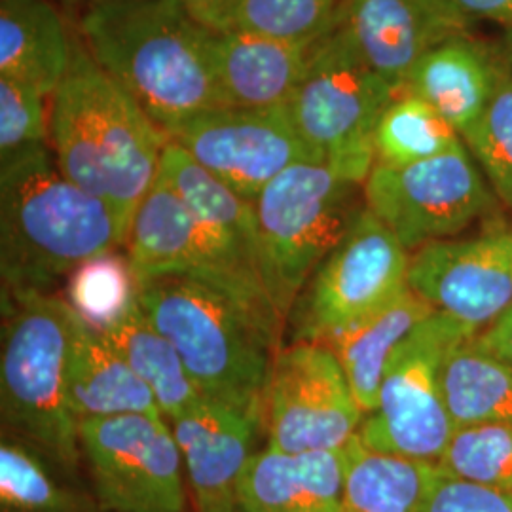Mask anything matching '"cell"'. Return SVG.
<instances>
[{"label": "cell", "mask_w": 512, "mask_h": 512, "mask_svg": "<svg viewBox=\"0 0 512 512\" xmlns=\"http://www.w3.org/2000/svg\"><path fill=\"white\" fill-rule=\"evenodd\" d=\"M128 234L107 203L61 173L50 145L0 160L2 296L50 293L82 262L126 245Z\"/></svg>", "instance_id": "cell-3"}, {"label": "cell", "mask_w": 512, "mask_h": 512, "mask_svg": "<svg viewBox=\"0 0 512 512\" xmlns=\"http://www.w3.org/2000/svg\"><path fill=\"white\" fill-rule=\"evenodd\" d=\"M137 302L179 353L205 399L264 425V401L283 330L232 294L190 275L137 281Z\"/></svg>", "instance_id": "cell-4"}, {"label": "cell", "mask_w": 512, "mask_h": 512, "mask_svg": "<svg viewBox=\"0 0 512 512\" xmlns=\"http://www.w3.org/2000/svg\"><path fill=\"white\" fill-rule=\"evenodd\" d=\"M101 336L152 391L162 416L169 423L202 401L179 353L150 323L139 302L114 325L101 330Z\"/></svg>", "instance_id": "cell-25"}, {"label": "cell", "mask_w": 512, "mask_h": 512, "mask_svg": "<svg viewBox=\"0 0 512 512\" xmlns=\"http://www.w3.org/2000/svg\"><path fill=\"white\" fill-rule=\"evenodd\" d=\"M376 164L403 167L456 152L461 135L418 95L399 93L376 128Z\"/></svg>", "instance_id": "cell-29"}, {"label": "cell", "mask_w": 512, "mask_h": 512, "mask_svg": "<svg viewBox=\"0 0 512 512\" xmlns=\"http://www.w3.org/2000/svg\"><path fill=\"white\" fill-rule=\"evenodd\" d=\"M158 175L183 198L202 228L230 293L285 330L262 283L255 202L239 196L173 141L165 145Z\"/></svg>", "instance_id": "cell-15"}, {"label": "cell", "mask_w": 512, "mask_h": 512, "mask_svg": "<svg viewBox=\"0 0 512 512\" xmlns=\"http://www.w3.org/2000/svg\"><path fill=\"white\" fill-rule=\"evenodd\" d=\"M463 143L499 203L512 211V61L501 74L484 116Z\"/></svg>", "instance_id": "cell-33"}, {"label": "cell", "mask_w": 512, "mask_h": 512, "mask_svg": "<svg viewBox=\"0 0 512 512\" xmlns=\"http://www.w3.org/2000/svg\"><path fill=\"white\" fill-rule=\"evenodd\" d=\"M365 207L361 184L313 162L285 169L258 194L260 274L283 329L317 268Z\"/></svg>", "instance_id": "cell-6"}, {"label": "cell", "mask_w": 512, "mask_h": 512, "mask_svg": "<svg viewBox=\"0 0 512 512\" xmlns=\"http://www.w3.org/2000/svg\"><path fill=\"white\" fill-rule=\"evenodd\" d=\"M410 253L368 207L296 300L293 342L327 344L408 287Z\"/></svg>", "instance_id": "cell-10"}, {"label": "cell", "mask_w": 512, "mask_h": 512, "mask_svg": "<svg viewBox=\"0 0 512 512\" xmlns=\"http://www.w3.org/2000/svg\"><path fill=\"white\" fill-rule=\"evenodd\" d=\"M169 137L105 73L74 31L73 54L52 97L50 147L61 173L131 226L158 177Z\"/></svg>", "instance_id": "cell-2"}, {"label": "cell", "mask_w": 512, "mask_h": 512, "mask_svg": "<svg viewBox=\"0 0 512 512\" xmlns=\"http://www.w3.org/2000/svg\"><path fill=\"white\" fill-rule=\"evenodd\" d=\"M57 4H61L63 8H67V10H76V12H80V10H84V8H88V6H92V4H97V2H107V0H54Z\"/></svg>", "instance_id": "cell-38"}, {"label": "cell", "mask_w": 512, "mask_h": 512, "mask_svg": "<svg viewBox=\"0 0 512 512\" xmlns=\"http://www.w3.org/2000/svg\"><path fill=\"white\" fill-rule=\"evenodd\" d=\"M395 97L346 31L332 21L311 46L306 73L287 114L330 171L363 186L376 165V128Z\"/></svg>", "instance_id": "cell-7"}, {"label": "cell", "mask_w": 512, "mask_h": 512, "mask_svg": "<svg viewBox=\"0 0 512 512\" xmlns=\"http://www.w3.org/2000/svg\"><path fill=\"white\" fill-rule=\"evenodd\" d=\"M363 194L410 255L492 219L499 203L467 147L403 167L376 164Z\"/></svg>", "instance_id": "cell-9"}, {"label": "cell", "mask_w": 512, "mask_h": 512, "mask_svg": "<svg viewBox=\"0 0 512 512\" xmlns=\"http://www.w3.org/2000/svg\"><path fill=\"white\" fill-rule=\"evenodd\" d=\"M334 23L399 95L423 55L450 38L471 35L475 21L452 0H342Z\"/></svg>", "instance_id": "cell-16"}, {"label": "cell", "mask_w": 512, "mask_h": 512, "mask_svg": "<svg viewBox=\"0 0 512 512\" xmlns=\"http://www.w3.org/2000/svg\"><path fill=\"white\" fill-rule=\"evenodd\" d=\"M169 425L183 454L196 512H239V478L264 425L205 397Z\"/></svg>", "instance_id": "cell-17"}, {"label": "cell", "mask_w": 512, "mask_h": 512, "mask_svg": "<svg viewBox=\"0 0 512 512\" xmlns=\"http://www.w3.org/2000/svg\"><path fill=\"white\" fill-rule=\"evenodd\" d=\"M78 315L52 293L2 296L0 410L4 431L65 469L80 458L67 401V365Z\"/></svg>", "instance_id": "cell-5"}, {"label": "cell", "mask_w": 512, "mask_h": 512, "mask_svg": "<svg viewBox=\"0 0 512 512\" xmlns=\"http://www.w3.org/2000/svg\"><path fill=\"white\" fill-rule=\"evenodd\" d=\"M73 38L54 0H0V78L52 99L69 69Z\"/></svg>", "instance_id": "cell-22"}, {"label": "cell", "mask_w": 512, "mask_h": 512, "mask_svg": "<svg viewBox=\"0 0 512 512\" xmlns=\"http://www.w3.org/2000/svg\"><path fill=\"white\" fill-rule=\"evenodd\" d=\"M78 437L105 511L184 512L183 454L162 414L82 421Z\"/></svg>", "instance_id": "cell-12"}, {"label": "cell", "mask_w": 512, "mask_h": 512, "mask_svg": "<svg viewBox=\"0 0 512 512\" xmlns=\"http://www.w3.org/2000/svg\"><path fill=\"white\" fill-rule=\"evenodd\" d=\"M416 512H512V494L442 475L437 469Z\"/></svg>", "instance_id": "cell-35"}, {"label": "cell", "mask_w": 512, "mask_h": 512, "mask_svg": "<svg viewBox=\"0 0 512 512\" xmlns=\"http://www.w3.org/2000/svg\"><path fill=\"white\" fill-rule=\"evenodd\" d=\"M365 420L344 368L325 344L281 348L266 387L268 448L285 454L340 452Z\"/></svg>", "instance_id": "cell-11"}, {"label": "cell", "mask_w": 512, "mask_h": 512, "mask_svg": "<svg viewBox=\"0 0 512 512\" xmlns=\"http://www.w3.org/2000/svg\"><path fill=\"white\" fill-rule=\"evenodd\" d=\"M342 512H416L437 467L414 459L380 454L359 439L342 450Z\"/></svg>", "instance_id": "cell-27"}, {"label": "cell", "mask_w": 512, "mask_h": 512, "mask_svg": "<svg viewBox=\"0 0 512 512\" xmlns=\"http://www.w3.org/2000/svg\"><path fill=\"white\" fill-rule=\"evenodd\" d=\"M239 512H342L340 452H255L239 478Z\"/></svg>", "instance_id": "cell-21"}, {"label": "cell", "mask_w": 512, "mask_h": 512, "mask_svg": "<svg viewBox=\"0 0 512 512\" xmlns=\"http://www.w3.org/2000/svg\"><path fill=\"white\" fill-rule=\"evenodd\" d=\"M512 59L471 35H459L433 48L414 65L403 93L418 95L465 139L494 97Z\"/></svg>", "instance_id": "cell-19"}, {"label": "cell", "mask_w": 512, "mask_h": 512, "mask_svg": "<svg viewBox=\"0 0 512 512\" xmlns=\"http://www.w3.org/2000/svg\"><path fill=\"white\" fill-rule=\"evenodd\" d=\"M435 467L442 475L512 494V425L458 427Z\"/></svg>", "instance_id": "cell-32"}, {"label": "cell", "mask_w": 512, "mask_h": 512, "mask_svg": "<svg viewBox=\"0 0 512 512\" xmlns=\"http://www.w3.org/2000/svg\"><path fill=\"white\" fill-rule=\"evenodd\" d=\"M442 387L456 429L467 425H512V366L484 348L476 334L450 349Z\"/></svg>", "instance_id": "cell-26"}, {"label": "cell", "mask_w": 512, "mask_h": 512, "mask_svg": "<svg viewBox=\"0 0 512 512\" xmlns=\"http://www.w3.org/2000/svg\"><path fill=\"white\" fill-rule=\"evenodd\" d=\"M476 338L484 348L512 366V306L494 325L478 332Z\"/></svg>", "instance_id": "cell-37"}, {"label": "cell", "mask_w": 512, "mask_h": 512, "mask_svg": "<svg viewBox=\"0 0 512 512\" xmlns=\"http://www.w3.org/2000/svg\"><path fill=\"white\" fill-rule=\"evenodd\" d=\"M126 245L137 281L190 275L232 294L202 228L160 175L131 219Z\"/></svg>", "instance_id": "cell-18"}, {"label": "cell", "mask_w": 512, "mask_h": 512, "mask_svg": "<svg viewBox=\"0 0 512 512\" xmlns=\"http://www.w3.org/2000/svg\"><path fill=\"white\" fill-rule=\"evenodd\" d=\"M165 133L251 202L285 169L302 162L323 164L294 128L287 109L217 107Z\"/></svg>", "instance_id": "cell-13"}, {"label": "cell", "mask_w": 512, "mask_h": 512, "mask_svg": "<svg viewBox=\"0 0 512 512\" xmlns=\"http://www.w3.org/2000/svg\"><path fill=\"white\" fill-rule=\"evenodd\" d=\"M67 401L78 425L126 414H162L147 385L80 317L67 365Z\"/></svg>", "instance_id": "cell-23"}, {"label": "cell", "mask_w": 512, "mask_h": 512, "mask_svg": "<svg viewBox=\"0 0 512 512\" xmlns=\"http://www.w3.org/2000/svg\"><path fill=\"white\" fill-rule=\"evenodd\" d=\"M473 334L435 311L404 338L385 368L378 404L359 429L366 448L437 465L456 431L444 399V361Z\"/></svg>", "instance_id": "cell-8"}, {"label": "cell", "mask_w": 512, "mask_h": 512, "mask_svg": "<svg viewBox=\"0 0 512 512\" xmlns=\"http://www.w3.org/2000/svg\"><path fill=\"white\" fill-rule=\"evenodd\" d=\"M408 287L475 334L488 329L512 306V226L421 247Z\"/></svg>", "instance_id": "cell-14"}, {"label": "cell", "mask_w": 512, "mask_h": 512, "mask_svg": "<svg viewBox=\"0 0 512 512\" xmlns=\"http://www.w3.org/2000/svg\"><path fill=\"white\" fill-rule=\"evenodd\" d=\"M137 289L129 258L109 251L74 268L65 300L84 323L101 332L137 304Z\"/></svg>", "instance_id": "cell-30"}, {"label": "cell", "mask_w": 512, "mask_h": 512, "mask_svg": "<svg viewBox=\"0 0 512 512\" xmlns=\"http://www.w3.org/2000/svg\"><path fill=\"white\" fill-rule=\"evenodd\" d=\"M40 145H50L46 97L23 82L0 78V160Z\"/></svg>", "instance_id": "cell-34"}, {"label": "cell", "mask_w": 512, "mask_h": 512, "mask_svg": "<svg viewBox=\"0 0 512 512\" xmlns=\"http://www.w3.org/2000/svg\"><path fill=\"white\" fill-rule=\"evenodd\" d=\"M342 0H222L192 14L207 29L285 42H315L329 31Z\"/></svg>", "instance_id": "cell-28"}, {"label": "cell", "mask_w": 512, "mask_h": 512, "mask_svg": "<svg viewBox=\"0 0 512 512\" xmlns=\"http://www.w3.org/2000/svg\"><path fill=\"white\" fill-rule=\"evenodd\" d=\"M473 21L494 23L507 35L505 52L512 59V0H452Z\"/></svg>", "instance_id": "cell-36"}, {"label": "cell", "mask_w": 512, "mask_h": 512, "mask_svg": "<svg viewBox=\"0 0 512 512\" xmlns=\"http://www.w3.org/2000/svg\"><path fill=\"white\" fill-rule=\"evenodd\" d=\"M184 4L188 6V10L192 12V14H196V12H200V10H205V8H209V6H215V4H219L222 0H183Z\"/></svg>", "instance_id": "cell-39"}, {"label": "cell", "mask_w": 512, "mask_h": 512, "mask_svg": "<svg viewBox=\"0 0 512 512\" xmlns=\"http://www.w3.org/2000/svg\"><path fill=\"white\" fill-rule=\"evenodd\" d=\"M93 61L167 131L226 107L211 61V31L183 0H107L78 12Z\"/></svg>", "instance_id": "cell-1"}, {"label": "cell", "mask_w": 512, "mask_h": 512, "mask_svg": "<svg viewBox=\"0 0 512 512\" xmlns=\"http://www.w3.org/2000/svg\"><path fill=\"white\" fill-rule=\"evenodd\" d=\"M209 31L211 61L224 105L287 109L306 73L313 42Z\"/></svg>", "instance_id": "cell-20"}, {"label": "cell", "mask_w": 512, "mask_h": 512, "mask_svg": "<svg viewBox=\"0 0 512 512\" xmlns=\"http://www.w3.org/2000/svg\"><path fill=\"white\" fill-rule=\"evenodd\" d=\"M435 310L406 287L389 304L332 336L329 346L348 378L353 397L368 416L374 412L385 368L404 338Z\"/></svg>", "instance_id": "cell-24"}, {"label": "cell", "mask_w": 512, "mask_h": 512, "mask_svg": "<svg viewBox=\"0 0 512 512\" xmlns=\"http://www.w3.org/2000/svg\"><path fill=\"white\" fill-rule=\"evenodd\" d=\"M2 512H80L74 495L57 484L44 456L33 446L4 437L0 446Z\"/></svg>", "instance_id": "cell-31"}]
</instances>
